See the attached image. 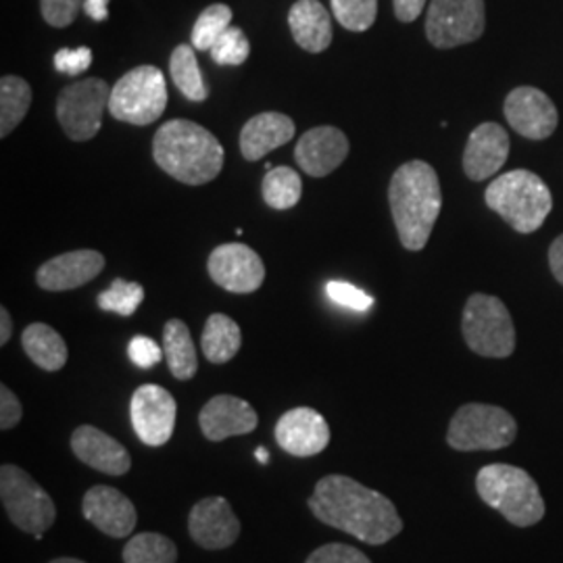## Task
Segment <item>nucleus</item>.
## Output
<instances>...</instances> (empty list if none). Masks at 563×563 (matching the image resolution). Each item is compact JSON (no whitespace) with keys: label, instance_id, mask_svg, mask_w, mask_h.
Listing matches in <instances>:
<instances>
[{"label":"nucleus","instance_id":"f257e3e1","mask_svg":"<svg viewBox=\"0 0 563 563\" xmlns=\"http://www.w3.org/2000/svg\"><path fill=\"white\" fill-rule=\"evenodd\" d=\"M307 504L320 522L362 543L384 544L401 534L402 520L395 504L349 476H325L316 484Z\"/></svg>","mask_w":563,"mask_h":563},{"label":"nucleus","instance_id":"f03ea898","mask_svg":"<svg viewBox=\"0 0 563 563\" xmlns=\"http://www.w3.org/2000/svg\"><path fill=\"white\" fill-rule=\"evenodd\" d=\"M388 202L399 241L407 251H422L443 209L441 181L426 162L402 163L388 186Z\"/></svg>","mask_w":563,"mask_h":563},{"label":"nucleus","instance_id":"7ed1b4c3","mask_svg":"<svg viewBox=\"0 0 563 563\" xmlns=\"http://www.w3.org/2000/svg\"><path fill=\"white\" fill-rule=\"evenodd\" d=\"M153 159L174 180L201 186L222 172L223 146L207 128L188 120L163 123L153 142Z\"/></svg>","mask_w":563,"mask_h":563},{"label":"nucleus","instance_id":"20e7f679","mask_svg":"<svg viewBox=\"0 0 563 563\" xmlns=\"http://www.w3.org/2000/svg\"><path fill=\"white\" fill-rule=\"evenodd\" d=\"M476 490L484 504L499 511L518 528H528L544 518V499L537 481L516 465L490 463L476 476Z\"/></svg>","mask_w":563,"mask_h":563},{"label":"nucleus","instance_id":"39448f33","mask_svg":"<svg viewBox=\"0 0 563 563\" xmlns=\"http://www.w3.org/2000/svg\"><path fill=\"white\" fill-rule=\"evenodd\" d=\"M484 199L488 209L499 213L520 234L537 232L553 209L547 184L528 169H514L495 178Z\"/></svg>","mask_w":563,"mask_h":563},{"label":"nucleus","instance_id":"423d86ee","mask_svg":"<svg viewBox=\"0 0 563 563\" xmlns=\"http://www.w3.org/2000/svg\"><path fill=\"white\" fill-rule=\"evenodd\" d=\"M518 423L509 411L497 405L467 402L449 423L446 443L455 451H497L516 441Z\"/></svg>","mask_w":563,"mask_h":563},{"label":"nucleus","instance_id":"0eeeda50","mask_svg":"<svg viewBox=\"0 0 563 563\" xmlns=\"http://www.w3.org/2000/svg\"><path fill=\"white\" fill-rule=\"evenodd\" d=\"M462 332L467 346L481 357L505 360L516 351L511 313L497 297L472 295L463 309Z\"/></svg>","mask_w":563,"mask_h":563},{"label":"nucleus","instance_id":"6e6552de","mask_svg":"<svg viewBox=\"0 0 563 563\" xmlns=\"http://www.w3.org/2000/svg\"><path fill=\"white\" fill-rule=\"evenodd\" d=\"M167 107V84L162 69L141 65L128 71L111 88L109 113L132 125H148L159 120Z\"/></svg>","mask_w":563,"mask_h":563},{"label":"nucleus","instance_id":"1a4fd4ad","mask_svg":"<svg viewBox=\"0 0 563 563\" xmlns=\"http://www.w3.org/2000/svg\"><path fill=\"white\" fill-rule=\"evenodd\" d=\"M0 499L9 520L32 537L44 534L57 518L51 495L25 470L11 463L0 467Z\"/></svg>","mask_w":563,"mask_h":563},{"label":"nucleus","instance_id":"9d476101","mask_svg":"<svg viewBox=\"0 0 563 563\" xmlns=\"http://www.w3.org/2000/svg\"><path fill=\"white\" fill-rule=\"evenodd\" d=\"M111 88L101 78H86L65 86L57 99V120L69 141H92L101 132Z\"/></svg>","mask_w":563,"mask_h":563},{"label":"nucleus","instance_id":"9b49d317","mask_svg":"<svg viewBox=\"0 0 563 563\" xmlns=\"http://www.w3.org/2000/svg\"><path fill=\"white\" fill-rule=\"evenodd\" d=\"M486 27L484 0H432L426 18V36L437 48H455L476 42Z\"/></svg>","mask_w":563,"mask_h":563},{"label":"nucleus","instance_id":"f8f14e48","mask_svg":"<svg viewBox=\"0 0 563 563\" xmlns=\"http://www.w3.org/2000/svg\"><path fill=\"white\" fill-rule=\"evenodd\" d=\"M178 405L169 390L157 384H142L130 401V420L136 437L148 446H162L174 434Z\"/></svg>","mask_w":563,"mask_h":563},{"label":"nucleus","instance_id":"ddd939ff","mask_svg":"<svg viewBox=\"0 0 563 563\" xmlns=\"http://www.w3.org/2000/svg\"><path fill=\"white\" fill-rule=\"evenodd\" d=\"M207 269L211 280L234 295H251L260 290L265 280L262 257L242 242H228L213 249Z\"/></svg>","mask_w":563,"mask_h":563},{"label":"nucleus","instance_id":"4468645a","mask_svg":"<svg viewBox=\"0 0 563 563\" xmlns=\"http://www.w3.org/2000/svg\"><path fill=\"white\" fill-rule=\"evenodd\" d=\"M505 120L528 141L549 139L560 123V113L543 90L520 86L505 99Z\"/></svg>","mask_w":563,"mask_h":563},{"label":"nucleus","instance_id":"2eb2a0df","mask_svg":"<svg viewBox=\"0 0 563 563\" xmlns=\"http://www.w3.org/2000/svg\"><path fill=\"white\" fill-rule=\"evenodd\" d=\"M188 530L192 541L209 549H228L241 537V522L223 497H205L192 507L188 516Z\"/></svg>","mask_w":563,"mask_h":563},{"label":"nucleus","instance_id":"dca6fc26","mask_svg":"<svg viewBox=\"0 0 563 563\" xmlns=\"http://www.w3.org/2000/svg\"><path fill=\"white\" fill-rule=\"evenodd\" d=\"M81 511L88 522L95 523L111 539H125L139 522L134 504L113 486H92L81 501Z\"/></svg>","mask_w":563,"mask_h":563},{"label":"nucleus","instance_id":"f3484780","mask_svg":"<svg viewBox=\"0 0 563 563\" xmlns=\"http://www.w3.org/2000/svg\"><path fill=\"white\" fill-rule=\"evenodd\" d=\"M276 443L295 457H311L322 453L330 443V426L311 407H297L276 423Z\"/></svg>","mask_w":563,"mask_h":563},{"label":"nucleus","instance_id":"a211bd4d","mask_svg":"<svg viewBox=\"0 0 563 563\" xmlns=\"http://www.w3.org/2000/svg\"><path fill=\"white\" fill-rule=\"evenodd\" d=\"M349 155V139L334 125H318L305 132L297 142L295 159L302 172L311 178H323L332 174Z\"/></svg>","mask_w":563,"mask_h":563},{"label":"nucleus","instance_id":"6ab92c4d","mask_svg":"<svg viewBox=\"0 0 563 563\" xmlns=\"http://www.w3.org/2000/svg\"><path fill=\"white\" fill-rule=\"evenodd\" d=\"M509 134L499 123L486 121L478 125L463 151V172L470 180L483 181L495 176L509 157Z\"/></svg>","mask_w":563,"mask_h":563},{"label":"nucleus","instance_id":"aec40b11","mask_svg":"<svg viewBox=\"0 0 563 563\" xmlns=\"http://www.w3.org/2000/svg\"><path fill=\"white\" fill-rule=\"evenodd\" d=\"M257 413L251 407V402L232 397V395H218L211 401L205 402L199 413V426H201L205 439L220 443L232 437L251 434L257 428Z\"/></svg>","mask_w":563,"mask_h":563},{"label":"nucleus","instance_id":"412c9836","mask_svg":"<svg viewBox=\"0 0 563 563\" xmlns=\"http://www.w3.org/2000/svg\"><path fill=\"white\" fill-rule=\"evenodd\" d=\"M102 269H104V257L101 253L81 249V251H71L42 263L36 274V282L42 290L63 292V290L80 288L84 284L95 280Z\"/></svg>","mask_w":563,"mask_h":563},{"label":"nucleus","instance_id":"4be33fe9","mask_svg":"<svg viewBox=\"0 0 563 563\" xmlns=\"http://www.w3.org/2000/svg\"><path fill=\"white\" fill-rule=\"evenodd\" d=\"M71 451L80 462L109 476H123L132 467L128 449L95 426H80L74 430Z\"/></svg>","mask_w":563,"mask_h":563},{"label":"nucleus","instance_id":"5701e85b","mask_svg":"<svg viewBox=\"0 0 563 563\" xmlns=\"http://www.w3.org/2000/svg\"><path fill=\"white\" fill-rule=\"evenodd\" d=\"M295 121L284 113L265 111L242 125L241 153L246 162H260L295 136Z\"/></svg>","mask_w":563,"mask_h":563},{"label":"nucleus","instance_id":"b1692460","mask_svg":"<svg viewBox=\"0 0 563 563\" xmlns=\"http://www.w3.org/2000/svg\"><path fill=\"white\" fill-rule=\"evenodd\" d=\"M288 25L307 53H323L332 44V18L320 0H297L288 11Z\"/></svg>","mask_w":563,"mask_h":563},{"label":"nucleus","instance_id":"393cba45","mask_svg":"<svg viewBox=\"0 0 563 563\" xmlns=\"http://www.w3.org/2000/svg\"><path fill=\"white\" fill-rule=\"evenodd\" d=\"M21 344L25 355L46 372H59L69 357L63 336L46 323H30L21 334Z\"/></svg>","mask_w":563,"mask_h":563},{"label":"nucleus","instance_id":"a878e982","mask_svg":"<svg viewBox=\"0 0 563 563\" xmlns=\"http://www.w3.org/2000/svg\"><path fill=\"white\" fill-rule=\"evenodd\" d=\"M163 353L169 365V372L176 376V380H190L197 369V349L190 336L188 325L181 320H169L163 328Z\"/></svg>","mask_w":563,"mask_h":563},{"label":"nucleus","instance_id":"bb28decb","mask_svg":"<svg viewBox=\"0 0 563 563\" xmlns=\"http://www.w3.org/2000/svg\"><path fill=\"white\" fill-rule=\"evenodd\" d=\"M242 332L239 323L223 313H213L202 330L201 349L211 363H228L241 351Z\"/></svg>","mask_w":563,"mask_h":563},{"label":"nucleus","instance_id":"cd10ccee","mask_svg":"<svg viewBox=\"0 0 563 563\" xmlns=\"http://www.w3.org/2000/svg\"><path fill=\"white\" fill-rule=\"evenodd\" d=\"M195 46L190 44H180L174 48L172 59H169V74L172 80L178 86L181 95L192 102L207 101L209 88L202 78L201 67L197 55L192 51Z\"/></svg>","mask_w":563,"mask_h":563},{"label":"nucleus","instance_id":"c85d7f7f","mask_svg":"<svg viewBox=\"0 0 563 563\" xmlns=\"http://www.w3.org/2000/svg\"><path fill=\"white\" fill-rule=\"evenodd\" d=\"M32 104L30 84L18 76H2L0 80V139H7L21 121L25 120Z\"/></svg>","mask_w":563,"mask_h":563},{"label":"nucleus","instance_id":"c756f323","mask_svg":"<svg viewBox=\"0 0 563 563\" xmlns=\"http://www.w3.org/2000/svg\"><path fill=\"white\" fill-rule=\"evenodd\" d=\"M262 195L265 205L276 211L292 209L297 202L301 201V176L286 165L272 167L263 178Z\"/></svg>","mask_w":563,"mask_h":563},{"label":"nucleus","instance_id":"7c9ffc66","mask_svg":"<svg viewBox=\"0 0 563 563\" xmlns=\"http://www.w3.org/2000/svg\"><path fill=\"white\" fill-rule=\"evenodd\" d=\"M178 549L157 532H141L123 547V563H176Z\"/></svg>","mask_w":563,"mask_h":563},{"label":"nucleus","instance_id":"2f4dec72","mask_svg":"<svg viewBox=\"0 0 563 563\" xmlns=\"http://www.w3.org/2000/svg\"><path fill=\"white\" fill-rule=\"evenodd\" d=\"M232 23V9L222 2L209 4L192 27V46L197 51H211Z\"/></svg>","mask_w":563,"mask_h":563},{"label":"nucleus","instance_id":"473e14b6","mask_svg":"<svg viewBox=\"0 0 563 563\" xmlns=\"http://www.w3.org/2000/svg\"><path fill=\"white\" fill-rule=\"evenodd\" d=\"M144 301V288L139 282L118 280L113 282L104 292L99 295V307L107 313H118L123 318H130L139 311Z\"/></svg>","mask_w":563,"mask_h":563},{"label":"nucleus","instance_id":"72a5a7b5","mask_svg":"<svg viewBox=\"0 0 563 563\" xmlns=\"http://www.w3.org/2000/svg\"><path fill=\"white\" fill-rule=\"evenodd\" d=\"M332 13L344 30L367 32L378 15V0H332Z\"/></svg>","mask_w":563,"mask_h":563},{"label":"nucleus","instance_id":"f704fd0d","mask_svg":"<svg viewBox=\"0 0 563 563\" xmlns=\"http://www.w3.org/2000/svg\"><path fill=\"white\" fill-rule=\"evenodd\" d=\"M218 65H242L251 55V42L241 27L230 25L228 32L209 51Z\"/></svg>","mask_w":563,"mask_h":563},{"label":"nucleus","instance_id":"c9c22d12","mask_svg":"<svg viewBox=\"0 0 563 563\" xmlns=\"http://www.w3.org/2000/svg\"><path fill=\"white\" fill-rule=\"evenodd\" d=\"M325 295L330 297V301L353 309V311H367L374 307V299L363 292L362 288L349 284V282L332 280L325 284Z\"/></svg>","mask_w":563,"mask_h":563},{"label":"nucleus","instance_id":"e433bc0d","mask_svg":"<svg viewBox=\"0 0 563 563\" xmlns=\"http://www.w3.org/2000/svg\"><path fill=\"white\" fill-rule=\"evenodd\" d=\"M80 9H84V0H41L42 18L53 27L71 25Z\"/></svg>","mask_w":563,"mask_h":563},{"label":"nucleus","instance_id":"4c0bfd02","mask_svg":"<svg viewBox=\"0 0 563 563\" xmlns=\"http://www.w3.org/2000/svg\"><path fill=\"white\" fill-rule=\"evenodd\" d=\"M305 563H372L369 558L351 544L330 543L316 549Z\"/></svg>","mask_w":563,"mask_h":563},{"label":"nucleus","instance_id":"58836bf2","mask_svg":"<svg viewBox=\"0 0 563 563\" xmlns=\"http://www.w3.org/2000/svg\"><path fill=\"white\" fill-rule=\"evenodd\" d=\"M92 65V51L88 46L80 48H60L55 55V69L65 76L84 74Z\"/></svg>","mask_w":563,"mask_h":563},{"label":"nucleus","instance_id":"ea45409f","mask_svg":"<svg viewBox=\"0 0 563 563\" xmlns=\"http://www.w3.org/2000/svg\"><path fill=\"white\" fill-rule=\"evenodd\" d=\"M163 355L165 353H163L162 346L148 336H134L128 344V357L142 369H148V367L157 365L162 362Z\"/></svg>","mask_w":563,"mask_h":563},{"label":"nucleus","instance_id":"a19ab883","mask_svg":"<svg viewBox=\"0 0 563 563\" xmlns=\"http://www.w3.org/2000/svg\"><path fill=\"white\" fill-rule=\"evenodd\" d=\"M23 418V407L15 393L2 384L0 386V430H11L21 422Z\"/></svg>","mask_w":563,"mask_h":563},{"label":"nucleus","instance_id":"79ce46f5","mask_svg":"<svg viewBox=\"0 0 563 563\" xmlns=\"http://www.w3.org/2000/svg\"><path fill=\"white\" fill-rule=\"evenodd\" d=\"M395 15L401 23H411L422 15L426 0H393Z\"/></svg>","mask_w":563,"mask_h":563},{"label":"nucleus","instance_id":"37998d69","mask_svg":"<svg viewBox=\"0 0 563 563\" xmlns=\"http://www.w3.org/2000/svg\"><path fill=\"white\" fill-rule=\"evenodd\" d=\"M549 267H551L555 280L563 286V234L558 236L549 249Z\"/></svg>","mask_w":563,"mask_h":563},{"label":"nucleus","instance_id":"c03bdc74","mask_svg":"<svg viewBox=\"0 0 563 563\" xmlns=\"http://www.w3.org/2000/svg\"><path fill=\"white\" fill-rule=\"evenodd\" d=\"M109 2L111 0H84L86 15L97 23L109 20Z\"/></svg>","mask_w":563,"mask_h":563},{"label":"nucleus","instance_id":"a18cd8bd","mask_svg":"<svg viewBox=\"0 0 563 563\" xmlns=\"http://www.w3.org/2000/svg\"><path fill=\"white\" fill-rule=\"evenodd\" d=\"M13 332V320L4 307H0V344H7Z\"/></svg>","mask_w":563,"mask_h":563},{"label":"nucleus","instance_id":"49530a36","mask_svg":"<svg viewBox=\"0 0 563 563\" xmlns=\"http://www.w3.org/2000/svg\"><path fill=\"white\" fill-rule=\"evenodd\" d=\"M255 457H257V460H260V463H263V465L269 462V453H267V451H265L263 446H260V449L255 451Z\"/></svg>","mask_w":563,"mask_h":563},{"label":"nucleus","instance_id":"de8ad7c7","mask_svg":"<svg viewBox=\"0 0 563 563\" xmlns=\"http://www.w3.org/2000/svg\"><path fill=\"white\" fill-rule=\"evenodd\" d=\"M51 563H86L81 562V560H76V558H60V560H53Z\"/></svg>","mask_w":563,"mask_h":563}]
</instances>
